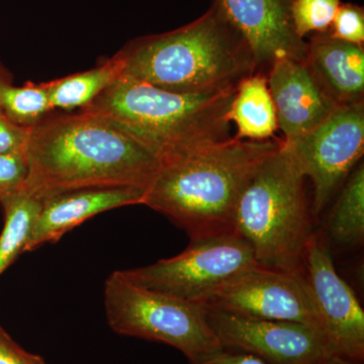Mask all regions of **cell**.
<instances>
[{
    "mask_svg": "<svg viewBox=\"0 0 364 364\" xmlns=\"http://www.w3.org/2000/svg\"><path fill=\"white\" fill-rule=\"evenodd\" d=\"M255 265L250 246L230 233L191 241L174 257L122 272L144 289L203 305L220 287Z\"/></svg>",
    "mask_w": 364,
    "mask_h": 364,
    "instance_id": "cell-7",
    "label": "cell"
},
{
    "mask_svg": "<svg viewBox=\"0 0 364 364\" xmlns=\"http://www.w3.org/2000/svg\"><path fill=\"white\" fill-rule=\"evenodd\" d=\"M340 4V0H293L291 18L296 35L304 39L312 32H329Z\"/></svg>",
    "mask_w": 364,
    "mask_h": 364,
    "instance_id": "cell-21",
    "label": "cell"
},
{
    "mask_svg": "<svg viewBox=\"0 0 364 364\" xmlns=\"http://www.w3.org/2000/svg\"><path fill=\"white\" fill-rule=\"evenodd\" d=\"M237 88L181 95L122 74L83 109L109 117L164 162L233 138L229 112Z\"/></svg>",
    "mask_w": 364,
    "mask_h": 364,
    "instance_id": "cell-4",
    "label": "cell"
},
{
    "mask_svg": "<svg viewBox=\"0 0 364 364\" xmlns=\"http://www.w3.org/2000/svg\"><path fill=\"white\" fill-rule=\"evenodd\" d=\"M282 142L233 136L161 162L143 205L166 215L191 241L233 233L242 191Z\"/></svg>",
    "mask_w": 364,
    "mask_h": 364,
    "instance_id": "cell-2",
    "label": "cell"
},
{
    "mask_svg": "<svg viewBox=\"0 0 364 364\" xmlns=\"http://www.w3.org/2000/svg\"><path fill=\"white\" fill-rule=\"evenodd\" d=\"M122 74L123 64L116 54L90 70L44 82L53 111L85 109Z\"/></svg>",
    "mask_w": 364,
    "mask_h": 364,
    "instance_id": "cell-17",
    "label": "cell"
},
{
    "mask_svg": "<svg viewBox=\"0 0 364 364\" xmlns=\"http://www.w3.org/2000/svg\"><path fill=\"white\" fill-rule=\"evenodd\" d=\"M229 117L236 124L237 139L263 141L273 136L279 127L264 74L254 73L239 83Z\"/></svg>",
    "mask_w": 364,
    "mask_h": 364,
    "instance_id": "cell-16",
    "label": "cell"
},
{
    "mask_svg": "<svg viewBox=\"0 0 364 364\" xmlns=\"http://www.w3.org/2000/svg\"><path fill=\"white\" fill-rule=\"evenodd\" d=\"M304 277L312 294L323 332L334 354L364 360V312L353 289L337 273L322 237L306 247Z\"/></svg>",
    "mask_w": 364,
    "mask_h": 364,
    "instance_id": "cell-11",
    "label": "cell"
},
{
    "mask_svg": "<svg viewBox=\"0 0 364 364\" xmlns=\"http://www.w3.org/2000/svg\"><path fill=\"white\" fill-rule=\"evenodd\" d=\"M105 309L109 328L174 347L189 361L223 348L208 321V308L150 291L114 272L105 284Z\"/></svg>",
    "mask_w": 364,
    "mask_h": 364,
    "instance_id": "cell-6",
    "label": "cell"
},
{
    "mask_svg": "<svg viewBox=\"0 0 364 364\" xmlns=\"http://www.w3.org/2000/svg\"><path fill=\"white\" fill-rule=\"evenodd\" d=\"M208 321L223 348L246 352L267 364H318L334 354L317 328L241 317L208 308Z\"/></svg>",
    "mask_w": 364,
    "mask_h": 364,
    "instance_id": "cell-10",
    "label": "cell"
},
{
    "mask_svg": "<svg viewBox=\"0 0 364 364\" xmlns=\"http://www.w3.org/2000/svg\"><path fill=\"white\" fill-rule=\"evenodd\" d=\"M117 55L124 75L181 95L235 90L256 73L250 48L215 0L193 23L132 40Z\"/></svg>",
    "mask_w": 364,
    "mask_h": 364,
    "instance_id": "cell-3",
    "label": "cell"
},
{
    "mask_svg": "<svg viewBox=\"0 0 364 364\" xmlns=\"http://www.w3.org/2000/svg\"><path fill=\"white\" fill-rule=\"evenodd\" d=\"M318 364H363L361 361L352 360V359L343 358V356L332 354L321 360Z\"/></svg>",
    "mask_w": 364,
    "mask_h": 364,
    "instance_id": "cell-27",
    "label": "cell"
},
{
    "mask_svg": "<svg viewBox=\"0 0 364 364\" xmlns=\"http://www.w3.org/2000/svg\"><path fill=\"white\" fill-rule=\"evenodd\" d=\"M330 37L358 46L364 42V11L356 4H340L329 32Z\"/></svg>",
    "mask_w": 364,
    "mask_h": 364,
    "instance_id": "cell-22",
    "label": "cell"
},
{
    "mask_svg": "<svg viewBox=\"0 0 364 364\" xmlns=\"http://www.w3.org/2000/svg\"><path fill=\"white\" fill-rule=\"evenodd\" d=\"M28 170L25 152L0 155V198L25 186Z\"/></svg>",
    "mask_w": 364,
    "mask_h": 364,
    "instance_id": "cell-23",
    "label": "cell"
},
{
    "mask_svg": "<svg viewBox=\"0 0 364 364\" xmlns=\"http://www.w3.org/2000/svg\"><path fill=\"white\" fill-rule=\"evenodd\" d=\"M0 364H50L42 356L31 353L16 343L11 335L0 327Z\"/></svg>",
    "mask_w": 364,
    "mask_h": 364,
    "instance_id": "cell-25",
    "label": "cell"
},
{
    "mask_svg": "<svg viewBox=\"0 0 364 364\" xmlns=\"http://www.w3.org/2000/svg\"><path fill=\"white\" fill-rule=\"evenodd\" d=\"M23 188L41 198L70 189L148 188L161 162L109 117L80 111L48 114L31 131Z\"/></svg>",
    "mask_w": 364,
    "mask_h": 364,
    "instance_id": "cell-1",
    "label": "cell"
},
{
    "mask_svg": "<svg viewBox=\"0 0 364 364\" xmlns=\"http://www.w3.org/2000/svg\"><path fill=\"white\" fill-rule=\"evenodd\" d=\"M330 238L341 247L360 245L364 239V168L349 177L328 224Z\"/></svg>",
    "mask_w": 364,
    "mask_h": 364,
    "instance_id": "cell-19",
    "label": "cell"
},
{
    "mask_svg": "<svg viewBox=\"0 0 364 364\" xmlns=\"http://www.w3.org/2000/svg\"><path fill=\"white\" fill-rule=\"evenodd\" d=\"M252 52L258 70H270L279 60L305 61L306 43L296 35L293 0H215Z\"/></svg>",
    "mask_w": 364,
    "mask_h": 364,
    "instance_id": "cell-12",
    "label": "cell"
},
{
    "mask_svg": "<svg viewBox=\"0 0 364 364\" xmlns=\"http://www.w3.org/2000/svg\"><path fill=\"white\" fill-rule=\"evenodd\" d=\"M277 127L291 141L312 131L331 116L339 105L323 90L305 61L275 62L267 78Z\"/></svg>",
    "mask_w": 364,
    "mask_h": 364,
    "instance_id": "cell-13",
    "label": "cell"
},
{
    "mask_svg": "<svg viewBox=\"0 0 364 364\" xmlns=\"http://www.w3.org/2000/svg\"><path fill=\"white\" fill-rule=\"evenodd\" d=\"M203 305L241 317L301 323L321 331L304 274L255 265L220 287Z\"/></svg>",
    "mask_w": 364,
    "mask_h": 364,
    "instance_id": "cell-9",
    "label": "cell"
},
{
    "mask_svg": "<svg viewBox=\"0 0 364 364\" xmlns=\"http://www.w3.org/2000/svg\"><path fill=\"white\" fill-rule=\"evenodd\" d=\"M0 78L6 79V80L13 81V77H11V72L7 70L6 67L2 65L0 63Z\"/></svg>",
    "mask_w": 364,
    "mask_h": 364,
    "instance_id": "cell-28",
    "label": "cell"
},
{
    "mask_svg": "<svg viewBox=\"0 0 364 364\" xmlns=\"http://www.w3.org/2000/svg\"><path fill=\"white\" fill-rule=\"evenodd\" d=\"M306 65L323 90L339 105L363 102V46L317 33L306 43Z\"/></svg>",
    "mask_w": 364,
    "mask_h": 364,
    "instance_id": "cell-15",
    "label": "cell"
},
{
    "mask_svg": "<svg viewBox=\"0 0 364 364\" xmlns=\"http://www.w3.org/2000/svg\"><path fill=\"white\" fill-rule=\"evenodd\" d=\"M0 109L14 123L33 128L53 111L44 83L14 86L13 81L0 78Z\"/></svg>",
    "mask_w": 364,
    "mask_h": 364,
    "instance_id": "cell-20",
    "label": "cell"
},
{
    "mask_svg": "<svg viewBox=\"0 0 364 364\" xmlns=\"http://www.w3.org/2000/svg\"><path fill=\"white\" fill-rule=\"evenodd\" d=\"M189 364H267L261 359L246 352L221 348L208 355L189 361Z\"/></svg>",
    "mask_w": 364,
    "mask_h": 364,
    "instance_id": "cell-26",
    "label": "cell"
},
{
    "mask_svg": "<svg viewBox=\"0 0 364 364\" xmlns=\"http://www.w3.org/2000/svg\"><path fill=\"white\" fill-rule=\"evenodd\" d=\"M284 143L303 176L313 181L314 213L318 215L363 155V102L339 105L312 131Z\"/></svg>",
    "mask_w": 364,
    "mask_h": 364,
    "instance_id": "cell-8",
    "label": "cell"
},
{
    "mask_svg": "<svg viewBox=\"0 0 364 364\" xmlns=\"http://www.w3.org/2000/svg\"><path fill=\"white\" fill-rule=\"evenodd\" d=\"M304 179L282 140L242 191L235 208L233 233L250 246L259 267L303 274L306 247L314 235Z\"/></svg>",
    "mask_w": 364,
    "mask_h": 364,
    "instance_id": "cell-5",
    "label": "cell"
},
{
    "mask_svg": "<svg viewBox=\"0 0 364 364\" xmlns=\"http://www.w3.org/2000/svg\"><path fill=\"white\" fill-rule=\"evenodd\" d=\"M147 188L102 186L60 191L41 198L42 205L33 224L25 252L55 243L67 232L98 214L124 207L143 205Z\"/></svg>",
    "mask_w": 364,
    "mask_h": 364,
    "instance_id": "cell-14",
    "label": "cell"
},
{
    "mask_svg": "<svg viewBox=\"0 0 364 364\" xmlns=\"http://www.w3.org/2000/svg\"><path fill=\"white\" fill-rule=\"evenodd\" d=\"M31 131L14 123L0 109V155L26 152Z\"/></svg>",
    "mask_w": 364,
    "mask_h": 364,
    "instance_id": "cell-24",
    "label": "cell"
},
{
    "mask_svg": "<svg viewBox=\"0 0 364 364\" xmlns=\"http://www.w3.org/2000/svg\"><path fill=\"white\" fill-rule=\"evenodd\" d=\"M4 227L0 235V275L25 252L42 202L23 188L0 198Z\"/></svg>",
    "mask_w": 364,
    "mask_h": 364,
    "instance_id": "cell-18",
    "label": "cell"
}]
</instances>
